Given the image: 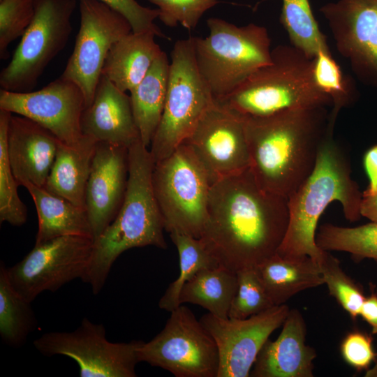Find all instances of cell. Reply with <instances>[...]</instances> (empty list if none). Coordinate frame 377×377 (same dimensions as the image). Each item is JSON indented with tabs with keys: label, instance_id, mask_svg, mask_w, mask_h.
Masks as SVG:
<instances>
[{
	"label": "cell",
	"instance_id": "obj_38",
	"mask_svg": "<svg viewBox=\"0 0 377 377\" xmlns=\"http://www.w3.org/2000/svg\"><path fill=\"white\" fill-rule=\"evenodd\" d=\"M117 11L129 22L133 32H152L157 37L168 38L155 24L158 8L142 6L136 0H98Z\"/></svg>",
	"mask_w": 377,
	"mask_h": 377
},
{
	"label": "cell",
	"instance_id": "obj_22",
	"mask_svg": "<svg viewBox=\"0 0 377 377\" xmlns=\"http://www.w3.org/2000/svg\"><path fill=\"white\" fill-rule=\"evenodd\" d=\"M152 32H133L110 48L102 68V75L121 91H131L146 75L163 50Z\"/></svg>",
	"mask_w": 377,
	"mask_h": 377
},
{
	"label": "cell",
	"instance_id": "obj_17",
	"mask_svg": "<svg viewBox=\"0 0 377 377\" xmlns=\"http://www.w3.org/2000/svg\"><path fill=\"white\" fill-rule=\"evenodd\" d=\"M319 10L339 53L362 82L377 89V0H338Z\"/></svg>",
	"mask_w": 377,
	"mask_h": 377
},
{
	"label": "cell",
	"instance_id": "obj_25",
	"mask_svg": "<svg viewBox=\"0 0 377 377\" xmlns=\"http://www.w3.org/2000/svg\"><path fill=\"white\" fill-rule=\"evenodd\" d=\"M23 186L30 193L38 215L35 244L68 235L93 239L86 209L30 183H26Z\"/></svg>",
	"mask_w": 377,
	"mask_h": 377
},
{
	"label": "cell",
	"instance_id": "obj_8",
	"mask_svg": "<svg viewBox=\"0 0 377 377\" xmlns=\"http://www.w3.org/2000/svg\"><path fill=\"white\" fill-rule=\"evenodd\" d=\"M170 57L164 109L149 148L154 163L168 156L191 134L214 101L197 68L192 36L177 40Z\"/></svg>",
	"mask_w": 377,
	"mask_h": 377
},
{
	"label": "cell",
	"instance_id": "obj_42",
	"mask_svg": "<svg viewBox=\"0 0 377 377\" xmlns=\"http://www.w3.org/2000/svg\"><path fill=\"white\" fill-rule=\"evenodd\" d=\"M360 214L370 221L377 223V193L372 195H362Z\"/></svg>",
	"mask_w": 377,
	"mask_h": 377
},
{
	"label": "cell",
	"instance_id": "obj_28",
	"mask_svg": "<svg viewBox=\"0 0 377 377\" xmlns=\"http://www.w3.org/2000/svg\"><path fill=\"white\" fill-rule=\"evenodd\" d=\"M3 262L0 264V336L12 348L21 347L37 326L31 303L12 286Z\"/></svg>",
	"mask_w": 377,
	"mask_h": 377
},
{
	"label": "cell",
	"instance_id": "obj_23",
	"mask_svg": "<svg viewBox=\"0 0 377 377\" xmlns=\"http://www.w3.org/2000/svg\"><path fill=\"white\" fill-rule=\"evenodd\" d=\"M274 305H281L303 290L324 285L318 263L309 256L277 253L256 267Z\"/></svg>",
	"mask_w": 377,
	"mask_h": 377
},
{
	"label": "cell",
	"instance_id": "obj_37",
	"mask_svg": "<svg viewBox=\"0 0 377 377\" xmlns=\"http://www.w3.org/2000/svg\"><path fill=\"white\" fill-rule=\"evenodd\" d=\"M159 10L158 19L166 26L180 24L188 30L194 29L202 16L219 0H147Z\"/></svg>",
	"mask_w": 377,
	"mask_h": 377
},
{
	"label": "cell",
	"instance_id": "obj_24",
	"mask_svg": "<svg viewBox=\"0 0 377 377\" xmlns=\"http://www.w3.org/2000/svg\"><path fill=\"white\" fill-rule=\"evenodd\" d=\"M96 142L87 135L73 146L60 142L43 188L86 209L85 192Z\"/></svg>",
	"mask_w": 377,
	"mask_h": 377
},
{
	"label": "cell",
	"instance_id": "obj_18",
	"mask_svg": "<svg viewBox=\"0 0 377 377\" xmlns=\"http://www.w3.org/2000/svg\"><path fill=\"white\" fill-rule=\"evenodd\" d=\"M128 179V148L97 142L85 192V207L93 239L116 217Z\"/></svg>",
	"mask_w": 377,
	"mask_h": 377
},
{
	"label": "cell",
	"instance_id": "obj_14",
	"mask_svg": "<svg viewBox=\"0 0 377 377\" xmlns=\"http://www.w3.org/2000/svg\"><path fill=\"white\" fill-rule=\"evenodd\" d=\"M183 142L205 166L213 183L250 166L245 116L214 98Z\"/></svg>",
	"mask_w": 377,
	"mask_h": 377
},
{
	"label": "cell",
	"instance_id": "obj_39",
	"mask_svg": "<svg viewBox=\"0 0 377 377\" xmlns=\"http://www.w3.org/2000/svg\"><path fill=\"white\" fill-rule=\"evenodd\" d=\"M340 353L343 360L358 372L368 370L376 355L371 336L358 330L344 337Z\"/></svg>",
	"mask_w": 377,
	"mask_h": 377
},
{
	"label": "cell",
	"instance_id": "obj_32",
	"mask_svg": "<svg viewBox=\"0 0 377 377\" xmlns=\"http://www.w3.org/2000/svg\"><path fill=\"white\" fill-rule=\"evenodd\" d=\"M279 21L286 31L291 45L313 59L319 49L327 46L309 0H282Z\"/></svg>",
	"mask_w": 377,
	"mask_h": 377
},
{
	"label": "cell",
	"instance_id": "obj_5",
	"mask_svg": "<svg viewBox=\"0 0 377 377\" xmlns=\"http://www.w3.org/2000/svg\"><path fill=\"white\" fill-rule=\"evenodd\" d=\"M271 57L269 64L256 71L230 95L216 100L249 117L332 106L314 81L312 59L291 45L276 46Z\"/></svg>",
	"mask_w": 377,
	"mask_h": 377
},
{
	"label": "cell",
	"instance_id": "obj_20",
	"mask_svg": "<svg viewBox=\"0 0 377 377\" xmlns=\"http://www.w3.org/2000/svg\"><path fill=\"white\" fill-rule=\"evenodd\" d=\"M306 332L302 313L297 309H290L279 336L265 343L250 376L313 377L317 353L306 343Z\"/></svg>",
	"mask_w": 377,
	"mask_h": 377
},
{
	"label": "cell",
	"instance_id": "obj_36",
	"mask_svg": "<svg viewBox=\"0 0 377 377\" xmlns=\"http://www.w3.org/2000/svg\"><path fill=\"white\" fill-rule=\"evenodd\" d=\"M34 12V0H0L1 59L8 58V45L23 36Z\"/></svg>",
	"mask_w": 377,
	"mask_h": 377
},
{
	"label": "cell",
	"instance_id": "obj_3",
	"mask_svg": "<svg viewBox=\"0 0 377 377\" xmlns=\"http://www.w3.org/2000/svg\"><path fill=\"white\" fill-rule=\"evenodd\" d=\"M154 161L141 139L128 148V179L122 205L112 222L94 240L81 280L98 294L111 267L124 251L153 246L165 249L163 219L152 186Z\"/></svg>",
	"mask_w": 377,
	"mask_h": 377
},
{
	"label": "cell",
	"instance_id": "obj_15",
	"mask_svg": "<svg viewBox=\"0 0 377 377\" xmlns=\"http://www.w3.org/2000/svg\"><path fill=\"white\" fill-rule=\"evenodd\" d=\"M290 308L275 305L244 319L221 318L210 313L200 322L214 339L219 355L217 377H248L262 347L282 326Z\"/></svg>",
	"mask_w": 377,
	"mask_h": 377
},
{
	"label": "cell",
	"instance_id": "obj_4",
	"mask_svg": "<svg viewBox=\"0 0 377 377\" xmlns=\"http://www.w3.org/2000/svg\"><path fill=\"white\" fill-rule=\"evenodd\" d=\"M351 172L346 149L334 138V132L329 131L313 171L288 198V226L278 254L309 256L318 263L325 251L316 242L318 223L332 202L341 203L348 221L360 219L362 192Z\"/></svg>",
	"mask_w": 377,
	"mask_h": 377
},
{
	"label": "cell",
	"instance_id": "obj_35",
	"mask_svg": "<svg viewBox=\"0 0 377 377\" xmlns=\"http://www.w3.org/2000/svg\"><path fill=\"white\" fill-rule=\"evenodd\" d=\"M236 274L237 288L231 303L229 318H246L275 306L268 296L256 268L241 269Z\"/></svg>",
	"mask_w": 377,
	"mask_h": 377
},
{
	"label": "cell",
	"instance_id": "obj_21",
	"mask_svg": "<svg viewBox=\"0 0 377 377\" xmlns=\"http://www.w3.org/2000/svg\"><path fill=\"white\" fill-rule=\"evenodd\" d=\"M81 128L96 142L128 148L141 139L130 96L102 75L91 103L82 112Z\"/></svg>",
	"mask_w": 377,
	"mask_h": 377
},
{
	"label": "cell",
	"instance_id": "obj_31",
	"mask_svg": "<svg viewBox=\"0 0 377 377\" xmlns=\"http://www.w3.org/2000/svg\"><path fill=\"white\" fill-rule=\"evenodd\" d=\"M170 237L179 254V273L158 302L160 309L171 312L179 304V295L184 285L203 269L219 266L200 238L171 232Z\"/></svg>",
	"mask_w": 377,
	"mask_h": 377
},
{
	"label": "cell",
	"instance_id": "obj_41",
	"mask_svg": "<svg viewBox=\"0 0 377 377\" xmlns=\"http://www.w3.org/2000/svg\"><path fill=\"white\" fill-rule=\"evenodd\" d=\"M371 294L366 297L360 316L371 326V334H377V292L371 284Z\"/></svg>",
	"mask_w": 377,
	"mask_h": 377
},
{
	"label": "cell",
	"instance_id": "obj_29",
	"mask_svg": "<svg viewBox=\"0 0 377 377\" xmlns=\"http://www.w3.org/2000/svg\"><path fill=\"white\" fill-rule=\"evenodd\" d=\"M312 71L316 85L332 102L328 124L330 128L334 130L339 112L351 106L357 100L355 83L349 75L343 73L328 45L319 49L313 58Z\"/></svg>",
	"mask_w": 377,
	"mask_h": 377
},
{
	"label": "cell",
	"instance_id": "obj_40",
	"mask_svg": "<svg viewBox=\"0 0 377 377\" xmlns=\"http://www.w3.org/2000/svg\"><path fill=\"white\" fill-rule=\"evenodd\" d=\"M363 165L369 179V185L362 195H372L377 193V145L370 147L363 156Z\"/></svg>",
	"mask_w": 377,
	"mask_h": 377
},
{
	"label": "cell",
	"instance_id": "obj_27",
	"mask_svg": "<svg viewBox=\"0 0 377 377\" xmlns=\"http://www.w3.org/2000/svg\"><path fill=\"white\" fill-rule=\"evenodd\" d=\"M237 288V274L220 266L203 269L182 288L179 304L191 303L211 314L228 318Z\"/></svg>",
	"mask_w": 377,
	"mask_h": 377
},
{
	"label": "cell",
	"instance_id": "obj_34",
	"mask_svg": "<svg viewBox=\"0 0 377 377\" xmlns=\"http://www.w3.org/2000/svg\"><path fill=\"white\" fill-rule=\"evenodd\" d=\"M318 263L330 295L356 320L366 297L362 286L346 274L339 259L330 251H325Z\"/></svg>",
	"mask_w": 377,
	"mask_h": 377
},
{
	"label": "cell",
	"instance_id": "obj_7",
	"mask_svg": "<svg viewBox=\"0 0 377 377\" xmlns=\"http://www.w3.org/2000/svg\"><path fill=\"white\" fill-rule=\"evenodd\" d=\"M212 184L205 166L184 142L156 162L152 186L165 230L200 238Z\"/></svg>",
	"mask_w": 377,
	"mask_h": 377
},
{
	"label": "cell",
	"instance_id": "obj_30",
	"mask_svg": "<svg viewBox=\"0 0 377 377\" xmlns=\"http://www.w3.org/2000/svg\"><path fill=\"white\" fill-rule=\"evenodd\" d=\"M317 246L324 251H343L355 262L372 259L377 263V223L343 227L332 223L321 225L316 235Z\"/></svg>",
	"mask_w": 377,
	"mask_h": 377
},
{
	"label": "cell",
	"instance_id": "obj_2",
	"mask_svg": "<svg viewBox=\"0 0 377 377\" xmlns=\"http://www.w3.org/2000/svg\"><path fill=\"white\" fill-rule=\"evenodd\" d=\"M329 113L316 107L245 116L249 168L261 188L288 198L304 182L328 132L334 131Z\"/></svg>",
	"mask_w": 377,
	"mask_h": 377
},
{
	"label": "cell",
	"instance_id": "obj_1",
	"mask_svg": "<svg viewBox=\"0 0 377 377\" xmlns=\"http://www.w3.org/2000/svg\"><path fill=\"white\" fill-rule=\"evenodd\" d=\"M288 221V198L261 188L248 168L213 183L200 239L219 266L236 273L274 255Z\"/></svg>",
	"mask_w": 377,
	"mask_h": 377
},
{
	"label": "cell",
	"instance_id": "obj_26",
	"mask_svg": "<svg viewBox=\"0 0 377 377\" xmlns=\"http://www.w3.org/2000/svg\"><path fill=\"white\" fill-rule=\"evenodd\" d=\"M170 73L165 52L157 57L144 78L130 91L135 123L141 140L149 148L163 112Z\"/></svg>",
	"mask_w": 377,
	"mask_h": 377
},
{
	"label": "cell",
	"instance_id": "obj_16",
	"mask_svg": "<svg viewBox=\"0 0 377 377\" xmlns=\"http://www.w3.org/2000/svg\"><path fill=\"white\" fill-rule=\"evenodd\" d=\"M85 100L80 88L61 76L29 92L0 90V109L39 124L61 142L75 145L83 138L81 118Z\"/></svg>",
	"mask_w": 377,
	"mask_h": 377
},
{
	"label": "cell",
	"instance_id": "obj_33",
	"mask_svg": "<svg viewBox=\"0 0 377 377\" xmlns=\"http://www.w3.org/2000/svg\"><path fill=\"white\" fill-rule=\"evenodd\" d=\"M11 114L0 109V222L21 226L27 221V209L18 195L19 184L13 173L6 149Z\"/></svg>",
	"mask_w": 377,
	"mask_h": 377
},
{
	"label": "cell",
	"instance_id": "obj_9",
	"mask_svg": "<svg viewBox=\"0 0 377 377\" xmlns=\"http://www.w3.org/2000/svg\"><path fill=\"white\" fill-rule=\"evenodd\" d=\"M77 5V0H34L33 20L0 73L1 89L13 92L34 89L45 68L65 47Z\"/></svg>",
	"mask_w": 377,
	"mask_h": 377
},
{
	"label": "cell",
	"instance_id": "obj_12",
	"mask_svg": "<svg viewBox=\"0 0 377 377\" xmlns=\"http://www.w3.org/2000/svg\"><path fill=\"white\" fill-rule=\"evenodd\" d=\"M94 245L91 237L62 236L35 244L7 275L14 289L31 303L45 291L55 292L64 285L82 279Z\"/></svg>",
	"mask_w": 377,
	"mask_h": 377
},
{
	"label": "cell",
	"instance_id": "obj_43",
	"mask_svg": "<svg viewBox=\"0 0 377 377\" xmlns=\"http://www.w3.org/2000/svg\"><path fill=\"white\" fill-rule=\"evenodd\" d=\"M374 362V366L365 371V377H377V353Z\"/></svg>",
	"mask_w": 377,
	"mask_h": 377
},
{
	"label": "cell",
	"instance_id": "obj_13",
	"mask_svg": "<svg viewBox=\"0 0 377 377\" xmlns=\"http://www.w3.org/2000/svg\"><path fill=\"white\" fill-rule=\"evenodd\" d=\"M80 22L75 45L61 77L82 90L91 103L112 46L132 31L128 20L98 0H78Z\"/></svg>",
	"mask_w": 377,
	"mask_h": 377
},
{
	"label": "cell",
	"instance_id": "obj_10",
	"mask_svg": "<svg viewBox=\"0 0 377 377\" xmlns=\"http://www.w3.org/2000/svg\"><path fill=\"white\" fill-rule=\"evenodd\" d=\"M163 329L148 342L139 341L137 356L176 377H217L219 355L212 336L188 307L170 312Z\"/></svg>",
	"mask_w": 377,
	"mask_h": 377
},
{
	"label": "cell",
	"instance_id": "obj_19",
	"mask_svg": "<svg viewBox=\"0 0 377 377\" xmlns=\"http://www.w3.org/2000/svg\"><path fill=\"white\" fill-rule=\"evenodd\" d=\"M59 143L54 134L39 124L12 113L8 127L6 149L19 186L30 183L44 188Z\"/></svg>",
	"mask_w": 377,
	"mask_h": 377
},
{
	"label": "cell",
	"instance_id": "obj_44",
	"mask_svg": "<svg viewBox=\"0 0 377 377\" xmlns=\"http://www.w3.org/2000/svg\"><path fill=\"white\" fill-rule=\"evenodd\" d=\"M374 289H375V290L377 292V286H374Z\"/></svg>",
	"mask_w": 377,
	"mask_h": 377
},
{
	"label": "cell",
	"instance_id": "obj_11",
	"mask_svg": "<svg viewBox=\"0 0 377 377\" xmlns=\"http://www.w3.org/2000/svg\"><path fill=\"white\" fill-rule=\"evenodd\" d=\"M138 343L111 342L103 324L84 318L76 330L45 333L34 341V346L47 357L59 355L74 360L81 377H135Z\"/></svg>",
	"mask_w": 377,
	"mask_h": 377
},
{
	"label": "cell",
	"instance_id": "obj_6",
	"mask_svg": "<svg viewBox=\"0 0 377 377\" xmlns=\"http://www.w3.org/2000/svg\"><path fill=\"white\" fill-rule=\"evenodd\" d=\"M207 25L206 37L192 36L195 59L214 98L221 99L271 63V39L265 27L254 23L239 27L210 17Z\"/></svg>",
	"mask_w": 377,
	"mask_h": 377
}]
</instances>
